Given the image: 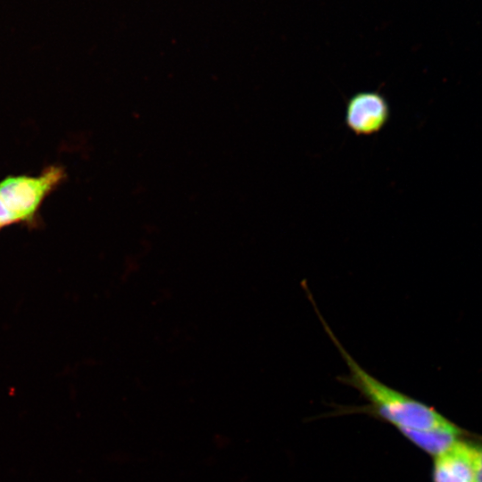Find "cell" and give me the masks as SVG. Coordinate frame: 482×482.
I'll return each instance as SVG.
<instances>
[{
	"label": "cell",
	"instance_id": "obj_4",
	"mask_svg": "<svg viewBox=\"0 0 482 482\" xmlns=\"http://www.w3.org/2000/svg\"><path fill=\"white\" fill-rule=\"evenodd\" d=\"M433 482H476L470 441L461 438L435 457Z\"/></svg>",
	"mask_w": 482,
	"mask_h": 482
},
{
	"label": "cell",
	"instance_id": "obj_2",
	"mask_svg": "<svg viewBox=\"0 0 482 482\" xmlns=\"http://www.w3.org/2000/svg\"><path fill=\"white\" fill-rule=\"evenodd\" d=\"M64 169L51 165L37 176L10 175L0 180V229L37 225L45 199L63 181Z\"/></svg>",
	"mask_w": 482,
	"mask_h": 482
},
{
	"label": "cell",
	"instance_id": "obj_1",
	"mask_svg": "<svg viewBox=\"0 0 482 482\" xmlns=\"http://www.w3.org/2000/svg\"><path fill=\"white\" fill-rule=\"evenodd\" d=\"M326 333L345 361L348 373L338 379L360 392L369 405L363 411L382 419L399 428L428 430L447 426L452 422L432 407L406 395L374 378L348 353L333 333L312 298L307 295Z\"/></svg>",
	"mask_w": 482,
	"mask_h": 482
},
{
	"label": "cell",
	"instance_id": "obj_5",
	"mask_svg": "<svg viewBox=\"0 0 482 482\" xmlns=\"http://www.w3.org/2000/svg\"><path fill=\"white\" fill-rule=\"evenodd\" d=\"M399 430L415 445L434 457L449 450L461 439L463 435V431L453 422L447 426L428 430L409 428H399Z\"/></svg>",
	"mask_w": 482,
	"mask_h": 482
},
{
	"label": "cell",
	"instance_id": "obj_3",
	"mask_svg": "<svg viewBox=\"0 0 482 482\" xmlns=\"http://www.w3.org/2000/svg\"><path fill=\"white\" fill-rule=\"evenodd\" d=\"M389 116V104L383 95L378 91H361L349 98L345 121L354 134L371 136L385 127Z\"/></svg>",
	"mask_w": 482,
	"mask_h": 482
},
{
	"label": "cell",
	"instance_id": "obj_6",
	"mask_svg": "<svg viewBox=\"0 0 482 482\" xmlns=\"http://www.w3.org/2000/svg\"><path fill=\"white\" fill-rule=\"evenodd\" d=\"M470 444L475 481L482 482V443L470 442Z\"/></svg>",
	"mask_w": 482,
	"mask_h": 482
}]
</instances>
